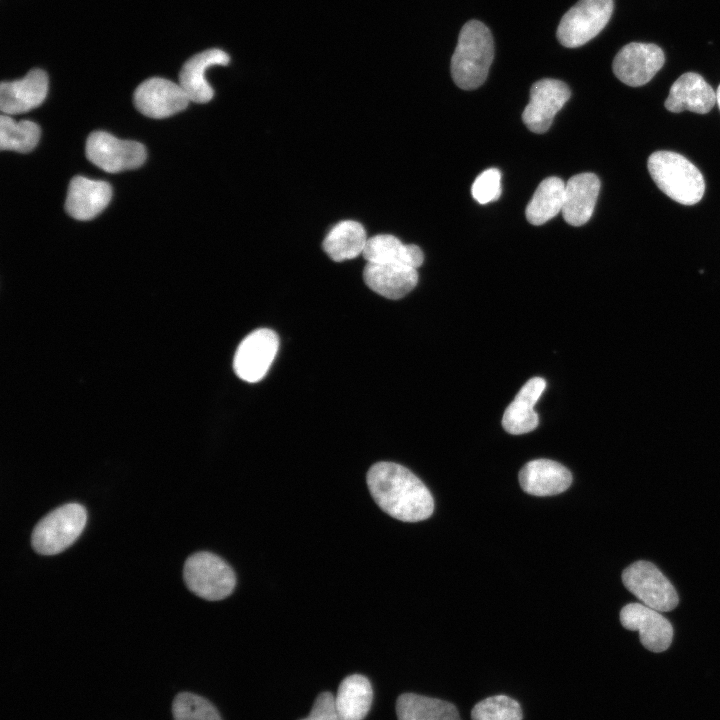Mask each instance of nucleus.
<instances>
[{
    "label": "nucleus",
    "mask_w": 720,
    "mask_h": 720,
    "mask_svg": "<svg viewBox=\"0 0 720 720\" xmlns=\"http://www.w3.org/2000/svg\"><path fill=\"white\" fill-rule=\"evenodd\" d=\"M570 95L569 87L560 80L545 78L535 82L530 89V100L522 113L526 127L537 134L546 132Z\"/></svg>",
    "instance_id": "obj_11"
},
{
    "label": "nucleus",
    "mask_w": 720,
    "mask_h": 720,
    "mask_svg": "<svg viewBox=\"0 0 720 720\" xmlns=\"http://www.w3.org/2000/svg\"><path fill=\"white\" fill-rule=\"evenodd\" d=\"M183 578L191 592L209 601L228 597L236 584L233 569L219 556L205 551L187 558Z\"/></svg>",
    "instance_id": "obj_5"
},
{
    "label": "nucleus",
    "mask_w": 720,
    "mask_h": 720,
    "mask_svg": "<svg viewBox=\"0 0 720 720\" xmlns=\"http://www.w3.org/2000/svg\"><path fill=\"white\" fill-rule=\"evenodd\" d=\"M613 0H579L562 17L557 28L559 42L576 48L596 37L613 12Z\"/></svg>",
    "instance_id": "obj_6"
},
{
    "label": "nucleus",
    "mask_w": 720,
    "mask_h": 720,
    "mask_svg": "<svg viewBox=\"0 0 720 720\" xmlns=\"http://www.w3.org/2000/svg\"><path fill=\"white\" fill-rule=\"evenodd\" d=\"M189 102L179 84L159 77L145 80L134 92L135 107L154 119L172 116L184 110Z\"/></svg>",
    "instance_id": "obj_12"
},
{
    "label": "nucleus",
    "mask_w": 720,
    "mask_h": 720,
    "mask_svg": "<svg viewBox=\"0 0 720 720\" xmlns=\"http://www.w3.org/2000/svg\"><path fill=\"white\" fill-rule=\"evenodd\" d=\"M600 191L599 178L590 172L572 176L565 183L562 216L572 226H582L591 218Z\"/></svg>",
    "instance_id": "obj_18"
},
{
    "label": "nucleus",
    "mask_w": 720,
    "mask_h": 720,
    "mask_svg": "<svg viewBox=\"0 0 720 720\" xmlns=\"http://www.w3.org/2000/svg\"><path fill=\"white\" fill-rule=\"evenodd\" d=\"M622 626L638 631L642 645L652 652L665 651L673 638L672 624L660 614L641 603H630L620 611Z\"/></svg>",
    "instance_id": "obj_13"
},
{
    "label": "nucleus",
    "mask_w": 720,
    "mask_h": 720,
    "mask_svg": "<svg viewBox=\"0 0 720 720\" xmlns=\"http://www.w3.org/2000/svg\"><path fill=\"white\" fill-rule=\"evenodd\" d=\"M300 720H339L333 694L330 692L319 694L314 701L310 714Z\"/></svg>",
    "instance_id": "obj_31"
},
{
    "label": "nucleus",
    "mask_w": 720,
    "mask_h": 720,
    "mask_svg": "<svg viewBox=\"0 0 720 720\" xmlns=\"http://www.w3.org/2000/svg\"><path fill=\"white\" fill-rule=\"evenodd\" d=\"M624 586L642 604L659 612L673 610L679 602L677 592L668 578L651 562L639 560L622 573Z\"/></svg>",
    "instance_id": "obj_7"
},
{
    "label": "nucleus",
    "mask_w": 720,
    "mask_h": 720,
    "mask_svg": "<svg viewBox=\"0 0 720 720\" xmlns=\"http://www.w3.org/2000/svg\"><path fill=\"white\" fill-rule=\"evenodd\" d=\"M86 520V510L81 504L62 505L48 513L34 527L32 547L41 555L58 554L79 537Z\"/></svg>",
    "instance_id": "obj_4"
},
{
    "label": "nucleus",
    "mask_w": 720,
    "mask_h": 720,
    "mask_svg": "<svg viewBox=\"0 0 720 720\" xmlns=\"http://www.w3.org/2000/svg\"><path fill=\"white\" fill-rule=\"evenodd\" d=\"M86 157L108 173L140 167L146 159L145 147L136 141L121 140L104 132H92L86 141Z\"/></svg>",
    "instance_id": "obj_8"
},
{
    "label": "nucleus",
    "mask_w": 720,
    "mask_h": 720,
    "mask_svg": "<svg viewBox=\"0 0 720 720\" xmlns=\"http://www.w3.org/2000/svg\"><path fill=\"white\" fill-rule=\"evenodd\" d=\"M372 699V686L365 676L353 674L344 678L335 697L339 720H363L370 710Z\"/></svg>",
    "instance_id": "obj_23"
},
{
    "label": "nucleus",
    "mask_w": 720,
    "mask_h": 720,
    "mask_svg": "<svg viewBox=\"0 0 720 720\" xmlns=\"http://www.w3.org/2000/svg\"><path fill=\"white\" fill-rule=\"evenodd\" d=\"M279 347L277 334L268 328L257 329L248 334L239 344L233 368L243 381H260L269 370Z\"/></svg>",
    "instance_id": "obj_9"
},
{
    "label": "nucleus",
    "mask_w": 720,
    "mask_h": 720,
    "mask_svg": "<svg viewBox=\"0 0 720 720\" xmlns=\"http://www.w3.org/2000/svg\"><path fill=\"white\" fill-rule=\"evenodd\" d=\"M367 485L376 504L397 520L418 522L433 513L434 500L429 489L400 464H374L367 473Z\"/></svg>",
    "instance_id": "obj_1"
},
{
    "label": "nucleus",
    "mask_w": 720,
    "mask_h": 720,
    "mask_svg": "<svg viewBox=\"0 0 720 720\" xmlns=\"http://www.w3.org/2000/svg\"><path fill=\"white\" fill-rule=\"evenodd\" d=\"M48 92V77L41 69H32L19 80L0 85V109L5 115L25 113L42 104Z\"/></svg>",
    "instance_id": "obj_14"
},
{
    "label": "nucleus",
    "mask_w": 720,
    "mask_h": 720,
    "mask_svg": "<svg viewBox=\"0 0 720 720\" xmlns=\"http://www.w3.org/2000/svg\"><path fill=\"white\" fill-rule=\"evenodd\" d=\"M362 255L368 263L401 264L416 269L424 260V254L418 246L404 244L390 234H379L368 238Z\"/></svg>",
    "instance_id": "obj_22"
},
{
    "label": "nucleus",
    "mask_w": 720,
    "mask_h": 720,
    "mask_svg": "<svg viewBox=\"0 0 720 720\" xmlns=\"http://www.w3.org/2000/svg\"><path fill=\"white\" fill-rule=\"evenodd\" d=\"M565 183L559 177L544 179L535 190L525 211L527 221L542 225L562 211Z\"/></svg>",
    "instance_id": "obj_26"
},
{
    "label": "nucleus",
    "mask_w": 720,
    "mask_h": 720,
    "mask_svg": "<svg viewBox=\"0 0 720 720\" xmlns=\"http://www.w3.org/2000/svg\"><path fill=\"white\" fill-rule=\"evenodd\" d=\"M716 103V92L706 80L700 74L687 72L672 84L664 104L667 110L674 113L689 110L705 114Z\"/></svg>",
    "instance_id": "obj_17"
},
{
    "label": "nucleus",
    "mask_w": 720,
    "mask_h": 720,
    "mask_svg": "<svg viewBox=\"0 0 720 720\" xmlns=\"http://www.w3.org/2000/svg\"><path fill=\"white\" fill-rule=\"evenodd\" d=\"M111 197L107 182L75 176L68 186L65 209L74 219L91 220L106 208Z\"/></svg>",
    "instance_id": "obj_15"
},
{
    "label": "nucleus",
    "mask_w": 720,
    "mask_h": 720,
    "mask_svg": "<svg viewBox=\"0 0 720 720\" xmlns=\"http://www.w3.org/2000/svg\"><path fill=\"white\" fill-rule=\"evenodd\" d=\"M716 98H717L718 107L720 109V85L718 86L717 91H716Z\"/></svg>",
    "instance_id": "obj_32"
},
{
    "label": "nucleus",
    "mask_w": 720,
    "mask_h": 720,
    "mask_svg": "<svg viewBox=\"0 0 720 720\" xmlns=\"http://www.w3.org/2000/svg\"><path fill=\"white\" fill-rule=\"evenodd\" d=\"M648 171L658 188L683 205L698 203L705 191L699 169L687 158L672 151H656L647 161Z\"/></svg>",
    "instance_id": "obj_3"
},
{
    "label": "nucleus",
    "mask_w": 720,
    "mask_h": 720,
    "mask_svg": "<svg viewBox=\"0 0 720 720\" xmlns=\"http://www.w3.org/2000/svg\"><path fill=\"white\" fill-rule=\"evenodd\" d=\"M396 714L398 720H461L452 703L414 693L398 697Z\"/></svg>",
    "instance_id": "obj_25"
},
{
    "label": "nucleus",
    "mask_w": 720,
    "mask_h": 720,
    "mask_svg": "<svg viewBox=\"0 0 720 720\" xmlns=\"http://www.w3.org/2000/svg\"><path fill=\"white\" fill-rule=\"evenodd\" d=\"M572 483L570 471L550 459H535L526 463L519 472V484L528 494L551 496L566 491Z\"/></svg>",
    "instance_id": "obj_16"
},
{
    "label": "nucleus",
    "mask_w": 720,
    "mask_h": 720,
    "mask_svg": "<svg viewBox=\"0 0 720 720\" xmlns=\"http://www.w3.org/2000/svg\"><path fill=\"white\" fill-rule=\"evenodd\" d=\"M545 388L546 381L541 377H533L522 386L504 411L502 426L506 432L520 435L531 432L538 426L539 419L534 405Z\"/></svg>",
    "instance_id": "obj_21"
},
{
    "label": "nucleus",
    "mask_w": 720,
    "mask_h": 720,
    "mask_svg": "<svg viewBox=\"0 0 720 720\" xmlns=\"http://www.w3.org/2000/svg\"><path fill=\"white\" fill-rule=\"evenodd\" d=\"M40 139V127L32 121H14L9 115L0 117V148L27 153L33 150Z\"/></svg>",
    "instance_id": "obj_27"
},
{
    "label": "nucleus",
    "mask_w": 720,
    "mask_h": 720,
    "mask_svg": "<svg viewBox=\"0 0 720 720\" xmlns=\"http://www.w3.org/2000/svg\"><path fill=\"white\" fill-rule=\"evenodd\" d=\"M520 704L506 695H495L475 704L472 720H522Z\"/></svg>",
    "instance_id": "obj_28"
},
{
    "label": "nucleus",
    "mask_w": 720,
    "mask_h": 720,
    "mask_svg": "<svg viewBox=\"0 0 720 720\" xmlns=\"http://www.w3.org/2000/svg\"><path fill=\"white\" fill-rule=\"evenodd\" d=\"M494 58V42L490 30L480 21L471 20L462 27L451 58V75L461 89L481 86Z\"/></svg>",
    "instance_id": "obj_2"
},
{
    "label": "nucleus",
    "mask_w": 720,
    "mask_h": 720,
    "mask_svg": "<svg viewBox=\"0 0 720 720\" xmlns=\"http://www.w3.org/2000/svg\"><path fill=\"white\" fill-rule=\"evenodd\" d=\"M664 62V52L659 46L633 42L620 49L612 67L615 76L621 82L637 87L649 82L662 68Z\"/></svg>",
    "instance_id": "obj_10"
},
{
    "label": "nucleus",
    "mask_w": 720,
    "mask_h": 720,
    "mask_svg": "<svg viewBox=\"0 0 720 720\" xmlns=\"http://www.w3.org/2000/svg\"><path fill=\"white\" fill-rule=\"evenodd\" d=\"M172 714L174 720H222L217 709L208 700L190 692L176 695Z\"/></svg>",
    "instance_id": "obj_29"
},
{
    "label": "nucleus",
    "mask_w": 720,
    "mask_h": 720,
    "mask_svg": "<svg viewBox=\"0 0 720 720\" xmlns=\"http://www.w3.org/2000/svg\"><path fill=\"white\" fill-rule=\"evenodd\" d=\"M229 55L217 48L204 50L189 58L179 73V85L188 99L195 103H207L214 95L205 78V72L215 65H227Z\"/></svg>",
    "instance_id": "obj_19"
},
{
    "label": "nucleus",
    "mask_w": 720,
    "mask_h": 720,
    "mask_svg": "<svg viewBox=\"0 0 720 720\" xmlns=\"http://www.w3.org/2000/svg\"><path fill=\"white\" fill-rule=\"evenodd\" d=\"M367 241L362 224L353 220H344L328 232L322 247L333 261L342 262L363 254Z\"/></svg>",
    "instance_id": "obj_24"
},
{
    "label": "nucleus",
    "mask_w": 720,
    "mask_h": 720,
    "mask_svg": "<svg viewBox=\"0 0 720 720\" xmlns=\"http://www.w3.org/2000/svg\"><path fill=\"white\" fill-rule=\"evenodd\" d=\"M366 285L379 295L397 300L414 289L418 282L417 269L401 264L368 263L363 270Z\"/></svg>",
    "instance_id": "obj_20"
},
{
    "label": "nucleus",
    "mask_w": 720,
    "mask_h": 720,
    "mask_svg": "<svg viewBox=\"0 0 720 720\" xmlns=\"http://www.w3.org/2000/svg\"><path fill=\"white\" fill-rule=\"evenodd\" d=\"M501 192V173L497 168L483 171L477 176L471 187L473 198L480 204L497 200Z\"/></svg>",
    "instance_id": "obj_30"
}]
</instances>
